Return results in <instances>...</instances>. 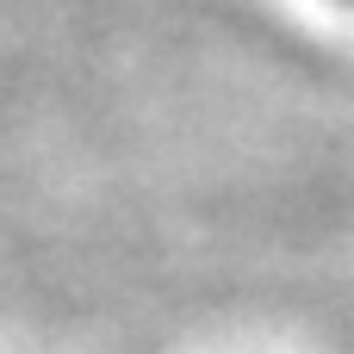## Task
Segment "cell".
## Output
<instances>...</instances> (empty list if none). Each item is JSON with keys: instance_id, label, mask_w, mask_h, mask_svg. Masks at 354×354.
<instances>
[{"instance_id": "1", "label": "cell", "mask_w": 354, "mask_h": 354, "mask_svg": "<svg viewBox=\"0 0 354 354\" xmlns=\"http://www.w3.org/2000/svg\"><path fill=\"white\" fill-rule=\"evenodd\" d=\"M330 6H354V0H330Z\"/></svg>"}]
</instances>
